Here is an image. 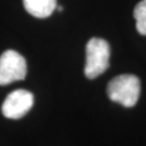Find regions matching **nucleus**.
Listing matches in <instances>:
<instances>
[{
  "instance_id": "nucleus-3",
  "label": "nucleus",
  "mask_w": 146,
  "mask_h": 146,
  "mask_svg": "<svg viewBox=\"0 0 146 146\" xmlns=\"http://www.w3.org/2000/svg\"><path fill=\"white\" fill-rule=\"evenodd\" d=\"M25 58L14 50H7L0 56V86H7L26 77Z\"/></svg>"
},
{
  "instance_id": "nucleus-5",
  "label": "nucleus",
  "mask_w": 146,
  "mask_h": 146,
  "mask_svg": "<svg viewBox=\"0 0 146 146\" xmlns=\"http://www.w3.org/2000/svg\"><path fill=\"white\" fill-rule=\"evenodd\" d=\"M25 10L38 19L49 17L56 9V0H23Z\"/></svg>"
},
{
  "instance_id": "nucleus-1",
  "label": "nucleus",
  "mask_w": 146,
  "mask_h": 146,
  "mask_svg": "<svg viewBox=\"0 0 146 146\" xmlns=\"http://www.w3.org/2000/svg\"><path fill=\"white\" fill-rule=\"evenodd\" d=\"M141 92L140 79L134 75H120L110 80L107 86L108 98L114 102L132 107L137 103Z\"/></svg>"
},
{
  "instance_id": "nucleus-6",
  "label": "nucleus",
  "mask_w": 146,
  "mask_h": 146,
  "mask_svg": "<svg viewBox=\"0 0 146 146\" xmlns=\"http://www.w3.org/2000/svg\"><path fill=\"white\" fill-rule=\"evenodd\" d=\"M133 14L136 21L137 31L141 35L146 36V0H142L136 5Z\"/></svg>"
},
{
  "instance_id": "nucleus-2",
  "label": "nucleus",
  "mask_w": 146,
  "mask_h": 146,
  "mask_svg": "<svg viewBox=\"0 0 146 146\" xmlns=\"http://www.w3.org/2000/svg\"><path fill=\"white\" fill-rule=\"evenodd\" d=\"M87 60L84 75L89 79H94L104 73L110 66V48L108 42L101 38H92L87 43Z\"/></svg>"
},
{
  "instance_id": "nucleus-7",
  "label": "nucleus",
  "mask_w": 146,
  "mask_h": 146,
  "mask_svg": "<svg viewBox=\"0 0 146 146\" xmlns=\"http://www.w3.org/2000/svg\"><path fill=\"white\" fill-rule=\"evenodd\" d=\"M58 10L60 11V12H62V11H63V7H58Z\"/></svg>"
},
{
  "instance_id": "nucleus-4",
  "label": "nucleus",
  "mask_w": 146,
  "mask_h": 146,
  "mask_svg": "<svg viewBox=\"0 0 146 146\" xmlns=\"http://www.w3.org/2000/svg\"><path fill=\"white\" fill-rule=\"evenodd\" d=\"M34 105V95L31 92L19 89L11 92L2 104L1 110L9 119H20L26 115Z\"/></svg>"
}]
</instances>
